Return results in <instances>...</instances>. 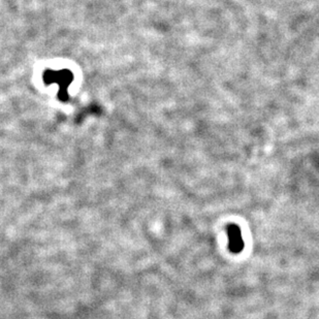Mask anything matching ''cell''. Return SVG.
Segmentation results:
<instances>
[{
  "label": "cell",
  "instance_id": "6da1fadb",
  "mask_svg": "<svg viewBox=\"0 0 319 319\" xmlns=\"http://www.w3.org/2000/svg\"><path fill=\"white\" fill-rule=\"evenodd\" d=\"M228 235V248L232 253H240L244 248V241L242 238L241 229L236 224L227 226Z\"/></svg>",
  "mask_w": 319,
  "mask_h": 319
}]
</instances>
